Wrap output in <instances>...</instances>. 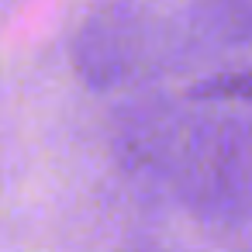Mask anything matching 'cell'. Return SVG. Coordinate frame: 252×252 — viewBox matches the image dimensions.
<instances>
[{
	"instance_id": "4",
	"label": "cell",
	"mask_w": 252,
	"mask_h": 252,
	"mask_svg": "<svg viewBox=\"0 0 252 252\" xmlns=\"http://www.w3.org/2000/svg\"><path fill=\"white\" fill-rule=\"evenodd\" d=\"M121 252H162V245L152 238H131L128 245H121Z\"/></svg>"
},
{
	"instance_id": "3",
	"label": "cell",
	"mask_w": 252,
	"mask_h": 252,
	"mask_svg": "<svg viewBox=\"0 0 252 252\" xmlns=\"http://www.w3.org/2000/svg\"><path fill=\"white\" fill-rule=\"evenodd\" d=\"M193 104H249L252 107V69L214 73L190 90Z\"/></svg>"
},
{
	"instance_id": "2",
	"label": "cell",
	"mask_w": 252,
	"mask_h": 252,
	"mask_svg": "<svg viewBox=\"0 0 252 252\" xmlns=\"http://www.w3.org/2000/svg\"><path fill=\"white\" fill-rule=\"evenodd\" d=\"M187 104L166 94H138L121 104L111 121V156L121 176L149 193L169 197V162Z\"/></svg>"
},
{
	"instance_id": "1",
	"label": "cell",
	"mask_w": 252,
	"mask_h": 252,
	"mask_svg": "<svg viewBox=\"0 0 252 252\" xmlns=\"http://www.w3.org/2000/svg\"><path fill=\"white\" fill-rule=\"evenodd\" d=\"M169 197L204 224H252V118L224 104L187 107L169 162Z\"/></svg>"
},
{
	"instance_id": "5",
	"label": "cell",
	"mask_w": 252,
	"mask_h": 252,
	"mask_svg": "<svg viewBox=\"0 0 252 252\" xmlns=\"http://www.w3.org/2000/svg\"><path fill=\"white\" fill-rule=\"evenodd\" d=\"M235 252H252V245H245V249H235Z\"/></svg>"
}]
</instances>
